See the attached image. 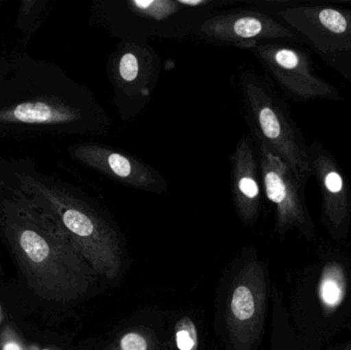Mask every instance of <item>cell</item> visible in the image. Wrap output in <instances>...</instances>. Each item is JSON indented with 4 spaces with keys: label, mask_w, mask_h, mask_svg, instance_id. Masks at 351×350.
I'll return each mask as SVG.
<instances>
[{
    "label": "cell",
    "mask_w": 351,
    "mask_h": 350,
    "mask_svg": "<svg viewBox=\"0 0 351 350\" xmlns=\"http://www.w3.org/2000/svg\"><path fill=\"white\" fill-rule=\"evenodd\" d=\"M0 86V137L88 135L110 119L94 94L60 66L18 53Z\"/></svg>",
    "instance_id": "1"
},
{
    "label": "cell",
    "mask_w": 351,
    "mask_h": 350,
    "mask_svg": "<svg viewBox=\"0 0 351 350\" xmlns=\"http://www.w3.org/2000/svg\"><path fill=\"white\" fill-rule=\"evenodd\" d=\"M0 238L41 299L73 298L84 287L80 255L59 222L38 203L0 186Z\"/></svg>",
    "instance_id": "2"
},
{
    "label": "cell",
    "mask_w": 351,
    "mask_h": 350,
    "mask_svg": "<svg viewBox=\"0 0 351 350\" xmlns=\"http://www.w3.org/2000/svg\"><path fill=\"white\" fill-rule=\"evenodd\" d=\"M245 116L257 145L280 158L303 187L311 175L308 145L288 106L269 82L254 71L239 80Z\"/></svg>",
    "instance_id": "3"
},
{
    "label": "cell",
    "mask_w": 351,
    "mask_h": 350,
    "mask_svg": "<svg viewBox=\"0 0 351 350\" xmlns=\"http://www.w3.org/2000/svg\"><path fill=\"white\" fill-rule=\"evenodd\" d=\"M212 0H129L97 4L94 16L123 39L146 35L178 37L195 34L212 14Z\"/></svg>",
    "instance_id": "4"
},
{
    "label": "cell",
    "mask_w": 351,
    "mask_h": 350,
    "mask_svg": "<svg viewBox=\"0 0 351 350\" xmlns=\"http://www.w3.org/2000/svg\"><path fill=\"white\" fill-rule=\"evenodd\" d=\"M274 16L351 84V10L326 4L267 2Z\"/></svg>",
    "instance_id": "5"
},
{
    "label": "cell",
    "mask_w": 351,
    "mask_h": 350,
    "mask_svg": "<svg viewBox=\"0 0 351 350\" xmlns=\"http://www.w3.org/2000/svg\"><path fill=\"white\" fill-rule=\"evenodd\" d=\"M160 74V55L145 39H123L109 55L107 75L123 121L138 116L147 106Z\"/></svg>",
    "instance_id": "6"
},
{
    "label": "cell",
    "mask_w": 351,
    "mask_h": 350,
    "mask_svg": "<svg viewBox=\"0 0 351 350\" xmlns=\"http://www.w3.org/2000/svg\"><path fill=\"white\" fill-rule=\"evenodd\" d=\"M250 51L276 84L294 100L341 101L339 90L313 71L308 55L282 43H258Z\"/></svg>",
    "instance_id": "7"
},
{
    "label": "cell",
    "mask_w": 351,
    "mask_h": 350,
    "mask_svg": "<svg viewBox=\"0 0 351 350\" xmlns=\"http://www.w3.org/2000/svg\"><path fill=\"white\" fill-rule=\"evenodd\" d=\"M260 174L264 192L276 209L278 232L296 228L305 236H315V224L305 203L304 187L278 156L257 145Z\"/></svg>",
    "instance_id": "8"
},
{
    "label": "cell",
    "mask_w": 351,
    "mask_h": 350,
    "mask_svg": "<svg viewBox=\"0 0 351 350\" xmlns=\"http://www.w3.org/2000/svg\"><path fill=\"white\" fill-rule=\"evenodd\" d=\"M208 42L251 49L258 43L276 39L300 40L278 18L262 10H241L210 14L196 30Z\"/></svg>",
    "instance_id": "9"
},
{
    "label": "cell",
    "mask_w": 351,
    "mask_h": 350,
    "mask_svg": "<svg viewBox=\"0 0 351 350\" xmlns=\"http://www.w3.org/2000/svg\"><path fill=\"white\" fill-rule=\"evenodd\" d=\"M72 160L123 186L152 193H166L168 183L158 171L139 158L98 143H76L68 147Z\"/></svg>",
    "instance_id": "10"
},
{
    "label": "cell",
    "mask_w": 351,
    "mask_h": 350,
    "mask_svg": "<svg viewBox=\"0 0 351 350\" xmlns=\"http://www.w3.org/2000/svg\"><path fill=\"white\" fill-rule=\"evenodd\" d=\"M311 175L322 195V219L332 236L348 234L351 219V191L346 175L331 152L319 141L308 145Z\"/></svg>",
    "instance_id": "11"
},
{
    "label": "cell",
    "mask_w": 351,
    "mask_h": 350,
    "mask_svg": "<svg viewBox=\"0 0 351 350\" xmlns=\"http://www.w3.org/2000/svg\"><path fill=\"white\" fill-rule=\"evenodd\" d=\"M231 195L239 217L253 223L261 207V174L255 143L251 136L237 142L230 156Z\"/></svg>",
    "instance_id": "12"
},
{
    "label": "cell",
    "mask_w": 351,
    "mask_h": 350,
    "mask_svg": "<svg viewBox=\"0 0 351 350\" xmlns=\"http://www.w3.org/2000/svg\"><path fill=\"white\" fill-rule=\"evenodd\" d=\"M346 295V277L343 267L337 262H330L322 273L319 298L324 308L333 312L341 305Z\"/></svg>",
    "instance_id": "13"
},
{
    "label": "cell",
    "mask_w": 351,
    "mask_h": 350,
    "mask_svg": "<svg viewBox=\"0 0 351 350\" xmlns=\"http://www.w3.org/2000/svg\"><path fill=\"white\" fill-rule=\"evenodd\" d=\"M49 0H22L19 6L16 27L26 40L35 34L43 24Z\"/></svg>",
    "instance_id": "14"
},
{
    "label": "cell",
    "mask_w": 351,
    "mask_h": 350,
    "mask_svg": "<svg viewBox=\"0 0 351 350\" xmlns=\"http://www.w3.org/2000/svg\"><path fill=\"white\" fill-rule=\"evenodd\" d=\"M260 305L257 296L247 285H239L233 291L230 310L233 318L237 323H247L258 318Z\"/></svg>",
    "instance_id": "15"
},
{
    "label": "cell",
    "mask_w": 351,
    "mask_h": 350,
    "mask_svg": "<svg viewBox=\"0 0 351 350\" xmlns=\"http://www.w3.org/2000/svg\"><path fill=\"white\" fill-rule=\"evenodd\" d=\"M196 340L195 329L191 323L182 326L176 333V345L179 350H195Z\"/></svg>",
    "instance_id": "16"
},
{
    "label": "cell",
    "mask_w": 351,
    "mask_h": 350,
    "mask_svg": "<svg viewBox=\"0 0 351 350\" xmlns=\"http://www.w3.org/2000/svg\"><path fill=\"white\" fill-rule=\"evenodd\" d=\"M121 350H147L145 338L138 333H129L121 340Z\"/></svg>",
    "instance_id": "17"
},
{
    "label": "cell",
    "mask_w": 351,
    "mask_h": 350,
    "mask_svg": "<svg viewBox=\"0 0 351 350\" xmlns=\"http://www.w3.org/2000/svg\"><path fill=\"white\" fill-rule=\"evenodd\" d=\"M10 71H12L10 58H6L5 55H0V86L8 77Z\"/></svg>",
    "instance_id": "18"
},
{
    "label": "cell",
    "mask_w": 351,
    "mask_h": 350,
    "mask_svg": "<svg viewBox=\"0 0 351 350\" xmlns=\"http://www.w3.org/2000/svg\"><path fill=\"white\" fill-rule=\"evenodd\" d=\"M2 350H23V349L18 342L8 341V342L4 343Z\"/></svg>",
    "instance_id": "19"
},
{
    "label": "cell",
    "mask_w": 351,
    "mask_h": 350,
    "mask_svg": "<svg viewBox=\"0 0 351 350\" xmlns=\"http://www.w3.org/2000/svg\"><path fill=\"white\" fill-rule=\"evenodd\" d=\"M1 3H2V0H0V4H1Z\"/></svg>",
    "instance_id": "20"
},
{
    "label": "cell",
    "mask_w": 351,
    "mask_h": 350,
    "mask_svg": "<svg viewBox=\"0 0 351 350\" xmlns=\"http://www.w3.org/2000/svg\"><path fill=\"white\" fill-rule=\"evenodd\" d=\"M43 350H49V349H43Z\"/></svg>",
    "instance_id": "21"
}]
</instances>
